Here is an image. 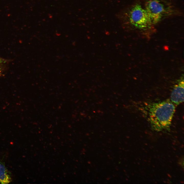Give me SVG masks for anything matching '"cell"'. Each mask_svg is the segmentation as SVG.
<instances>
[{
  "instance_id": "1",
  "label": "cell",
  "mask_w": 184,
  "mask_h": 184,
  "mask_svg": "<svg viewBox=\"0 0 184 184\" xmlns=\"http://www.w3.org/2000/svg\"><path fill=\"white\" fill-rule=\"evenodd\" d=\"M147 120L155 130L168 129L175 113V105L169 100L148 104L145 107Z\"/></svg>"
},
{
  "instance_id": "2",
  "label": "cell",
  "mask_w": 184,
  "mask_h": 184,
  "mask_svg": "<svg viewBox=\"0 0 184 184\" xmlns=\"http://www.w3.org/2000/svg\"><path fill=\"white\" fill-rule=\"evenodd\" d=\"M145 10L154 24L163 18L173 14L174 10L171 6L160 0H150L145 3Z\"/></svg>"
},
{
  "instance_id": "3",
  "label": "cell",
  "mask_w": 184,
  "mask_h": 184,
  "mask_svg": "<svg viewBox=\"0 0 184 184\" xmlns=\"http://www.w3.org/2000/svg\"><path fill=\"white\" fill-rule=\"evenodd\" d=\"M128 16L129 24L137 28L146 29L154 24L145 8L139 4H136L132 7Z\"/></svg>"
},
{
  "instance_id": "4",
  "label": "cell",
  "mask_w": 184,
  "mask_h": 184,
  "mask_svg": "<svg viewBox=\"0 0 184 184\" xmlns=\"http://www.w3.org/2000/svg\"><path fill=\"white\" fill-rule=\"evenodd\" d=\"M171 101L174 105L177 106L184 101V81L181 79L175 85L170 95Z\"/></svg>"
},
{
  "instance_id": "5",
  "label": "cell",
  "mask_w": 184,
  "mask_h": 184,
  "mask_svg": "<svg viewBox=\"0 0 184 184\" xmlns=\"http://www.w3.org/2000/svg\"><path fill=\"white\" fill-rule=\"evenodd\" d=\"M11 178L4 164L0 162V183L8 184L11 181Z\"/></svg>"
},
{
  "instance_id": "6",
  "label": "cell",
  "mask_w": 184,
  "mask_h": 184,
  "mask_svg": "<svg viewBox=\"0 0 184 184\" xmlns=\"http://www.w3.org/2000/svg\"><path fill=\"white\" fill-rule=\"evenodd\" d=\"M5 62L4 60L0 57V64H1Z\"/></svg>"
},
{
  "instance_id": "7",
  "label": "cell",
  "mask_w": 184,
  "mask_h": 184,
  "mask_svg": "<svg viewBox=\"0 0 184 184\" xmlns=\"http://www.w3.org/2000/svg\"><path fill=\"white\" fill-rule=\"evenodd\" d=\"M2 71L1 70V69L0 68V76H1L2 75Z\"/></svg>"
}]
</instances>
